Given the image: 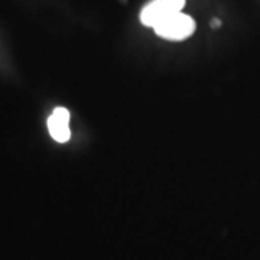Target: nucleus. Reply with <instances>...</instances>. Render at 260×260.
Masks as SVG:
<instances>
[{"instance_id":"obj_1","label":"nucleus","mask_w":260,"mask_h":260,"mask_svg":"<svg viewBox=\"0 0 260 260\" xmlns=\"http://www.w3.org/2000/svg\"><path fill=\"white\" fill-rule=\"evenodd\" d=\"M155 32L164 39L168 41H182L191 37L195 30L194 19L182 12L171 13L164 19L159 25L155 26Z\"/></svg>"},{"instance_id":"obj_4","label":"nucleus","mask_w":260,"mask_h":260,"mask_svg":"<svg viewBox=\"0 0 260 260\" xmlns=\"http://www.w3.org/2000/svg\"><path fill=\"white\" fill-rule=\"evenodd\" d=\"M164 3L169 10V13H178L185 6V0H164Z\"/></svg>"},{"instance_id":"obj_2","label":"nucleus","mask_w":260,"mask_h":260,"mask_svg":"<svg viewBox=\"0 0 260 260\" xmlns=\"http://www.w3.org/2000/svg\"><path fill=\"white\" fill-rule=\"evenodd\" d=\"M70 119H71V114L65 107H56L48 119V130L52 139L59 143H65L70 140L71 138Z\"/></svg>"},{"instance_id":"obj_3","label":"nucleus","mask_w":260,"mask_h":260,"mask_svg":"<svg viewBox=\"0 0 260 260\" xmlns=\"http://www.w3.org/2000/svg\"><path fill=\"white\" fill-rule=\"evenodd\" d=\"M168 15H171V13L167 9L164 0H152L140 12V22L145 26L153 29L167 18Z\"/></svg>"}]
</instances>
